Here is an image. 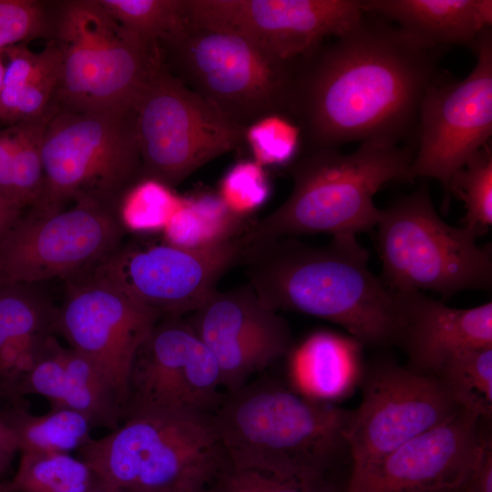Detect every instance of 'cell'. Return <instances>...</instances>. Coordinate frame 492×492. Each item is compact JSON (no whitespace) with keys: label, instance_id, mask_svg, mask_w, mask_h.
<instances>
[{"label":"cell","instance_id":"1","mask_svg":"<svg viewBox=\"0 0 492 492\" xmlns=\"http://www.w3.org/2000/svg\"><path fill=\"white\" fill-rule=\"evenodd\" d=\"M333 38L293 63L288 117L301 129L303 152L407 138L417 128L425 90L443 77L444 48L367 13Z\"/></svg>","mask_w":492,"mask_h":492},{"label":"cell","instance_id":"2","mask_svg":"<svg viewBox=\"0 0 492 492\" xmlns=\"http://www.w3.org/2000/svg\"><path fill=\"white\" fill-rule=\"evenodd\" d=\"M240 260L249 284L274 310L336 323L362 345L396 344L397 293L371 272L356 236L333 237L326 246L291 237L253 241Z\"/></svg>","mask_w":492,"mask_h":492},{"label":"cell","instance_id":"3","mask_svg":"<svg viewBox=\"0 0 492 492\" xmlns=\"http://www.w3.org/2000/svg\"><path fill=\"white\" fill-rule=\"evenodd\" d=\"M350 412L258 381L231 392L214 420L227 466L327 489L328 471L348 451Z\"/></svg>","mask_w":492,"mask_h":492},{"label":"cell","instance_id":"4","mask_svg":"<svg viewBox=\"0 0 492 492\" xmlns=\"http://www.w3.org/2000/svg\"><path fill=\"white\" fill-rule=\"evenodd\" d=\"M412 150L387 139L361 142L356 150L302 152L290 164L292 190L274 210L250 225L243 244L298 235L356 236L370 231L380 210L374 203L386 182L410 180Z\"/></svg>","mask_w":492,"mask_h":492},{"label":"cell","instance_id":"5","mask_svg":"<svg viewBox=\"0 0 492 492\" xmlns=\"http://www.w3.org/2000/svg\"><path fill=\"white\" fill-rule=\"evenodd\" d=\"M103 484L122 492H208L226 466L214 415L147 409L78 449Z\"/></svg>","mask_w":492,"mask_h":492},{"label":"cell","instance_id":"6","mask_svg":"<svg viewBox=\"0 0 492 492\" xmlns=\"http://www.w3.org/2000/svg\"><path fill=\"white\" fill-rule=\"evenodd\" d=\"M158 47L177 79L242 128L266 116L288 117L296 58L279 59L240 35L198 25L187 15Z\"/></svg>","mask_w":492,"mask_h":492},{"label":"cell","instance_id":"7","mask_svg":"<svg viewBox=\"0 0 492 492\" xmlns=\"http://www.w3.org/2000/svg\"><path fill=\"white\" fill-rule=\"evenodd\" d=\"M42 160V194L27 211L51 214L73 201L117 212L142 179L136 110L56 112L44 131Z\"/></svg>","mask_w":492,"mask_h":492},{"label":"cell","instance_id":"8","mask_svg":"<svg viewBox=\"0 0 492 492\" xmlns=\"http://www.w3.org/2000/svg\"><path fill=\"white\" fill-rule=\"evenodd\" d=\"M51 40L62 59L55 114L136 110L160 61L158 46L119 25L98 0L56 1Z\"/></svg>","mask_w":492,"mask_h":492},{"label":"cell","instance_id":"9","mask_svg":"<svg viewBox=\"0 0 492 492\" xmlns=\"http://www.w3.org/2000/svg\"><path fill=\"white\" fill-rule=\"evenodd\" d=\"M384 283L395 292L433 291L444 298L488 289L492 251L465 227L436 213L425 182L384 210L376 225Z\"/></svg>","mask_w":492,"mask_h":492},{"label":"cell","instance_id":"10","mask_svg":"<svg viewBox=\"0 0 492 492\" xmlns=\"http://www.w3.org/2000/svg\"><path fill=\"white\" fill-rule=\"evenodd\" d=\"M244 130L177 79L160 57L136 107L142 179L173 189L241 147Z\"/></svg>","mask_w":492,"mask_h":492},{"label":"cell","instance_id":"11","mask_svg":"<svg viewBox=\"0 0 492 492\" xmlns=\"http://www.w3.org/2000/svg\"><path fill=\"white\" fill-rule=\"evenodd\" d=\"M241 236L203 249L164 241L120 244L84 272L118 288L162 317L193 313L241 256Z\"/></svg>","mask_w":492,"mask_h":492},{"label":"cell","instance_id":"12","mask_svg":"<svg viewBox=\"0 0 492 492\" xmlns=\"http://www.w3.org/2000/svg\"><path fill=\"white\" fill-rule=\"evenodd\" d=\"M117 212L77 202L51 214L23 211L0 241V284L72 278L121 244Z\"/></svg>","mask_w":492,"mask_h":492},{"label":"cell","instance_id":"13","mask_svg":"<svg viewBox=\"0 0 492 492\" xmlns=\"http://www.w3.org/2000/svg\"><path fill=\"white\" fill-rule=\"evenodd\" d=\"M477 64L460 81L444 77L425 92L417 118L418 149L409 178L438 180L449 196L453 175L492 135V34L484 30L474 49Z\"/></svg>","mask_w":492,"mask_h":492},{"label":"cell","instance_id":"14","mask_svg":"<svg viewBox=\"0 0 492 492\" xmlns=\"http://www.w3.org/2000/svg\"><path fill=\"white\" fill-rule=\"evenodd\" d=\"M460 410L437 378L392 362L376 364L364 377L362 401L344 429L350 476Z\"/></svg>","mask_w":492,"mask_h":492},{"label":"cell","instance_id":"15","mask_svg":"<svg viewBox=\"0 0 492 492\" xmlns=\"http://www.w3.org/2000/svg\"><path fill=\"white\" fill-rule=\"evenodd\" d=\"M162 316L122 291L83 272L68 282L56 333L115 385L126 407L136 356Z\"/></svg>","mask_w":492,"mask_h":492},{"label":"cell","instance_id":"16","mask_svg":"<svg viewBox=\"0 0 492 492\" xmlns=\"http://www.w3.org/2000/svg\"><path fill=\"white\" fill-rule=\"evenodd\" d=\"M187 17L240 35L282 60H293L354 27L359 0H187Z\"/></svg>","mask_w":492,"mask_h":492},{"label":"cell","instance_id":"17","mask_svg":"<svg viewBox=\"0 0 492 492\" xmlns=\"http://www.w3.org/2000/svg\"><path fill=\"white\" fill-rule=\"evenodd\" d=\"M162 318L136 356L124 417L147 409L210 413L220 401V374L210 350L188 321Z\"/></svg>","mask_w":492,"mask_h":492},{"label":"cell","instance_id":"18","mask_svg":"<svg viewBox=\"0 0 492 492\" xmlns=\"http://www.w3.org/2000/svg\"><path fill=\"white\" fill-rule=\"evenodd\" d=\"M187 321L214 355L230 393L292 350L288 323L250 284L217 290Z\"/></svg>","mask_w":492,"mask_h":492},{"label":"cell","instance_id":"19","mask_svg":"<svg viewBox=\"0 0 492 492\" xmlns=\"http://www.w3.org/2000/svg\"><path fill=\"white\" fill-rule=\"evenodd\" d=\"M480 422L461 409L350 476L346 492H438L460 487L476 459Z\"/></svg>","mask_w":492,"mask_h":492},{"label":"cell","instance_id":"20","mask_svg":"<svg viewBox=\"0 0 492 492\" xmlns=\"http://www.w3.org/2000/svg\"><path fill=\"white\" fill-rule=\"evenodd\" d=\"M395 292L399 303L396 344L405 351L412 370L435 377L456 354L492 346L491 302L457 309L421 292Z\"/></svg>","mask_w":492,"mask_h":492},{"label":"cell","instance_id":"21","mask_svg":"<svg viewBox=\"0 0 492 492\" xmlns=\"http://www.w3.org/2000/svg\"><path fill=\"white\" fill-rule=\"evenodd\" d=\"M46 397L52 408L81 414L92 427L115 430L125 415V402L106 375L87 357L63 347L52 335L30 372L24 395Z\"/></svg>","mask_w":492,"mask_h":492},{"label":"cell","instance_id":"22","mask_svg":"<svg viewBox=\"0 0 492 492\" xmlns=\"http://www.w3.org/2000/svg\"><path fill=\"white\" fill-rule=\"evenodd\" d=\"M364 13L396 23L420 43L436 48L475 49L492 25L491 0H362Z\"/></svg>","mask_w":492,"mask_h":492},{"label":"cell","instance_id":"23","mask_svg":"<svg viewBox=\"0 0 492 492\" xmlns=\"http://www.w3.org/2000/svg\"><path fill=\"white\" fill-rule=\"evenodd\" d=\"M5 69L0 94V123L13 126L50 119L61 77L62 59L53 40L39 52L27 45L4 51Z\"/></svg>","mask_w":492,"mask_h":492},{"label":"cell","instance_id":"24","mask_svg":"<svg viewBox=\"0 0 492 492\" xmlns=\"http://www.w3.org/2000/svg\"><path fill=\"white\" fill-rule=\"evenodd\" d=\"M361 346L353 337L330 332L310 335L290 352L297 391L325 402L348 395L360 377Z\"/></svg>","mask_w":492,"mask_h":492},{"label":"cell","instance_id":"25","mask_svg":"<svg viewBox=\"0 0 492 492\" xmlns=\"http://www.w3.org/2000/svg\"><path fill=\"white\" fill-rule=\"evenodd\" d=\"M3 415L15 436L19 452L69 454L92 439L93 427L87 419L69 409L51 407L48 413L35 415L19 401Z\"/></svg>","mask_w":492,"mask_h":492},{"label":"cell","instance_id":"26","mask_svg":"<svg viewBox=\"0 0 492 492\" xmlns=\"http://www.w3.org/2000/svg\"><path fill=\"white\" fill-rule=\"evenodd\" d=\"M245 229L242 217L229 210L219 196L202 195L183 199L162 233L173 246L203 249L241 236Z\"/></svg>","mask_w":492,"mask_h":492},{"label":"cell","instance_id":"27","mask_svg":"<svg viewBox=\"0 0 492 492\" xmlns=\"http://www.w3.org/2000/svg\"><path fill=\"white\" fill-rule=\"evenodd\" d=\"M18 469L5 483L8 492H87L98 479L68 453L20 452Z\"/></svg>","mask_w":492,"mask_h":492},{"label":"cell","instance_id":"28","mask_svg":"<svg viewBox=\"0 0 492 492\" xmlns=\"http://www.w3.org/2000/svg\"><path fill=\"white\" fill-rule=\"evenodd\" d=\"M459 408L479 419L492 415V346L472 348L448 360L436 375Z\"/></svg>","mask_w":492,"mask_h":492},{"label":"cell","instance_id":"29","mask_svg":"<svg viewBox=\"0 0 492 492\" xmlns=\"http://www.w3.org/2000/svg\"><path fill=\"white\" fill-rule=\"evenodd\" d=\"M56 313L30 284H0V349L31 334L55 333Z\"/></svg>","mask_w":492,"mask_h":492},{"label":"cell","instance_id":"30","mask_svg":"<svg viewBox=\"0 0 492 492\" xmlns=\"http://www.w3.org/2000/svg\"><path fill=\"white\" fill-rule=\"evenodd\" d=\"M448 193L461 200L466 208L463 227L477 237L492 225V150L487 143L452 177Z\"/></svg>","mask_w":492,"mask_h":492},{"label":"cell","instance_id":"31","mask_svg":"<svg viewBox=\"0 0 492 492\" xmlns=\"http://www.w3.org/2000/svg\"><path fill=\"white\" fill-rule=\"evenodd\" d=\"M123 27L152 46L186 17L187 0H98Z\"/></svg>","mask_w":492,"mask_h":492},{"label":"cell","instance_id":"32","mask_svg":"<svg viewBox=\"0 0 492 492\" xmlns=\"http://www.w3.org/2000/svg\"><path fill=\"white\" fill-rule=\"evenodd\" d=\"M182 200L171 188L151 179H141L124 194L117 215L125 231H162Z\"/></svg>","mask_w":492,"mask_h":492},{"label":"cell","instance_id":"33","mask_svg":"<svg viewBox=\"0 0 492 492\" xmlns=\"http://www.w3.org/2000/svg\"><path fill=\"white\" fill-rule=\"evenodd\" d=\"M49 119L8 126L13 143L15 203L25 210L39 200L44 187L43 135Z\"/></svg>","mask_w":492,"mask_h":492},{"label":"cell","instance_id":"34","mask_svg":"<svg viewBox=\"0 0 492 492\" xmlns=\"http://www.w3.org/2000/svg\"><path fill=\"white\" fill-rule=\"evenodd\" d=\"M254 161L261 166L291 164L299 155L302 132L284 115H270L253 122L244 130Z\"/></svg>","mask_w":492,"mask_h":492},{"label":"cell","instance_id":"35","mask_svg":"<svg viewBox=\"0 0 492 492\" xmlns=\"http://www.w3.org/2000/svg\"><path fill=\"white\" fill-rule=\"evenodd\" d=\"M55 7L56 1L0 0V51L37 38L51 40Z\"/></svg>","mask_w":492,"mask_h":492},{"label":"cell","instance_id":"36","mask_svg":"<svg viewBox=\"0 0 492 492\" xmlns=\"http://www.w3.org/2000/svg\"><path fill=\"white\" fill-rule=\"evenodd\" d=\"M269 185L263 167L254 160L233 166L221 180L220 199L229 210L243 217L268 198Z\"/></svg>","mask_w":492,"mask_h":492},{"label":"cell","instance_id":"37","mask_svg":"<svg viewBox=\"0 0 492 492\" xmlns=\"http://www.w3.org/2000/svg\"><path fill=\"white\" fill-rule=\"evenodd\" d=\"M208 492H327V489L226 465L219 472Z\"/></svg>","mask_w":492,"mask_h":492},{"label":"cell","instance_id":"38","mask_svg":"<svg viewBox=\"0 0 492 492\" xmlns=\"http://www.w3.org/2000/svg\"><path fill=\"white\" fill-rule=\"evenodd\" d=\"M457 492H492V441L481 433L473 466Z\"/></svg>","mask_w":492,"mask_h":492},{"label":"cell","instance_id":"39","mask_svg":"<svg viewBox=\"0 0 492 492\" xmlns=\"http://www.w3.org/2000/svg\"><path fill=\"white\" fill-rule=\"evenodd\" d=\"M0 197L15 205L13 143L7 127L0 129Z\"/></svg>","mask_w":492,"mask_h":492},{"label":"cell","instance_id":"40","mask_svg":"<svg viewBox=\"0 0 492 492\" xmlns=\"http://www.w3.org/2000/svg\"><path fill=\"white\" fill-rule=\"evenodd\" d=\"M17 451L15 436L4 415L0 414V475L8 469Z\"/></svg>","mask_w":492,"mask_h":492},{"label":"cell","instance_id":"41","mask_svg":"<svg viewBox=\"0 0 492 492\" xmlns=\"http://www.w3.org/2000/svg\"><path fill=\"white\" fill-rule=\"evenodd\" d=\"M23 211L17 206L0 197V241Z\"/></svg>","mask_w":492,"mask_h":492},{"label":"cell","instance_id":"42","mask_svg":"<svg viewBox=\"0 0 492 492\" xmlns=\"http://www.w3.org/2000/svg\"><path fill=\"white\" fill-rule=\"evenodd\" d=\"M87 492H121L120 490L98 482Z\"/></svg>","mask_w":492,"mask_h":492},{"label":"cell","instance_id":"43","mask_svg":"<svg viewBox=\"0 0 492 492\" xmlns=\"http://www.w3.org/2000/svg\"><path fill=\"white\" fill-rule=\"evenodd\" d=\"M5 69V58L3 51H0V94L3 85L4 74Z\"/></svg>","mask_w":492,"mask_h":492},{"label":"cell","instance_id":"44","mask_svg":"<svg viewBox=\"0 0 492 492\" xmlns=\"http://www.w3.org/2000/svg\"><path fill=\"white\" fill-rule=\"evenodd\" d=\"M0 492H8L5 483L0 484Z\"/></svg>","mask_w":492,"mask_h":492},{"label":"cell","instance_id":"45","mask_svg":"<svg viewBox=\"0 0 492 492\" xmlns=\"http://www.w3.org/2000/svg\"><path fill=\"white\" fill-rule=\"evenodd\" d=\"M457 489H453V490H444V491H438V492H457Z\"/></svg>","mask_w":492,"mask_h":492},{"label":"cell","instance_id":"46","mask_svg":"<svg viewBox=\"0 0 492 492\" xmlns=\"http://www.w3.org/2000/svg\"><path fill=\"white\" fill-rule=\"evenodd\" d=\"M122 492V491H121Z\"/></svg>","mask_w":492,"mask_h":492}]
</instances>
